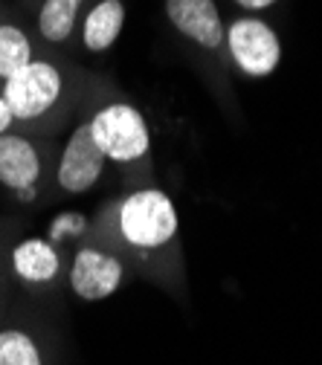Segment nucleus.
<instances>
[{
	"label": "nucleus",
	"instance_id": "1",
	"mask_svg": "<svg viewBox=\"0 0 322 365\" xmlns=\"http://www.w3.org/2000/svg\"><path fill=\"white\" fill-rule=\"evenodd\" d=\"M70 73L61 61L47 53H38L24 70L12 73L0 84V96L12 116V125L44 122L67 96Z\"/></svg>",
	"mask_w": 322,
	"mask_h": 365
},
{
	"label": "nucleus",
	"instance_id": "2",
	"mask_svg": "<svg viewBox=\"0 0 322 365\" xmlns=\"http://www.w3.org/2000/svg\"><path fill=\"white\" fill-rule=\"evenodd\" d=\"M116 230L125 244L136 250H160L177 232V212L166 192L140 189L116 209Z\"/></svg>",
	"mask_w": 322,
	"mask_h": 365
},
{
	"label": "nucleus",
	"instance_id": "3",
	"mask_svg": "<svg viewBox=\"0 0 322 365\" xmlns=\"http://www.w3.org/2000/svg\"><path fill=\"white\" fill-rule=\"evenodd\" d=\"M90 133L94 143L102 148L105 160L111 163H140L149 157L151 136L143 113L125 105V102H111L90 119Z\"/></svg>",
	"mask_w": 322,
	"mask_h": 365
},
{
	"label": "nucleus",
	"instance_id": "4",
	"mask_svg": "<svg viewBox=\"0 0 322 365\" xmlns=\"http://www.w3.org/2000/svg\"><path fill=\"white\" fill-rule=\"evenodd\" d=\"M226 50L233 56V61L241 67V73L253 78L270 76L282 61V43L279 35L270 29L256 15L236 18L233 24H226Z\"/></svg>",
	"mask_w": 322,
	"mask_h": 365
},
{
	"label": "nucleus",
	"instance_id": "5",
	"mask_svg": "<svg viewBox=\"0 0 322 365\" xmlns=\"http://www.w3.org/2000/svg\"><path fill=\"white\" fill-rule=\"evenodd\" d=\"M105 154L102 148L94 143V133H90V122L79 125L61 151L59 160V186L67 195H81L87 189L96 186V180L105 171Z\"/></svg>",
	"mask_w": 322,
	"mask_h": 365
},
{
	"label": "nucleus",
	"instance_id": "6",
	"mask_svg": "<svg viewBox=\"0 0 322 365\" xmlns=\"http://www.w3.org/2000/svg\"><path fill=\"white\" fill-rule=\"evenodd\" d=\"M122 261L99 247H81L70 267V287L84 302H99L119 290L122 284Z\"/></svg>",
	"mask_w": 322,
	"mask_h": 365
},
{
	"label": "nucleus",
	"instance_id": "7",
	"mask_svg": "<svg viewBox=\"0 0 322 365\" xmlns=\"http://www.w3.org/2000/svg\"><path fill=\"white\" fill-rule=\"evenodd\" d=\"M166 15L171 26L198 47L209 53L226 47V24L215 0H166Z\"/></svg>",
	"mask_w": 322,
	"mask_h": 365
},
{
	"label": "nucleus",
	"instance_id": "8",
	"mask_svg": "<svg viewBox=\"0 0 322 365\" xmlns=\"http://www.w3.org/2000/svg\"><path fill=\"white\" fill-rule=\"evenodd\" d=\"M44 163L35 143L24 133L4 130L0 133V182L15 192H29L41 180Z\"/></svg>",
	"mask_w": 322,
	"mask_h": 365
},
{
	"label": "nucleus",
	"instance_id": "9",
	"mask_svg": "<svg viewBox=\"0 0 322 365\" xmlns=\"http://www.w3.org/2000/svg\"><path fill=\"white\" fill-rule=\"evenodd\" d=\"M90 0H38L32 9V29L47 47H64L81 26Z\"/></svg>",
	"mask_w": 322,
	"mask_h": 365
},
{
	"label": "nucleus",
	"instance_id": "10",
	"mask_svg": "<svg viewBox=\"0 0 322 365\" xmlns=\"http://www.w3.org/2000/svg\"><path fill=\"white\" fill-rule=\"evenodd\" d=\"M35 38L38 35H32L29 24L0 0V84L41 53Z\"/></svg>",
	"mask_w": 322,
	"mask_h": 365
},
{
	"label": "nucleus",
	"instance_id": "11",
	"mask_svg": "<svg viewBox=\"0 0 322 365\" xmlns=\"http://www.w3.org/2000/svg\"><path fill=\"white\" fill-rule=\"evenodd\" d=\"M125 26L122 0H94L81 18V43L87 53H108Z\"/></svg>",
	"mask_w": 322,
	"mask_h": 365
},
{
	"label": "nucleus",
	"instance_id": "12",
	"mask_svg": "<svg viewBox=\"0 0 322 365\" xmlns=\"http://www.w3.org/2000/svg\"><path fill=\"white\" fill-rule=\"evenodd\" d=\"M12 269L21 282L29 284H47L59 276L61 258L53 244L44 238H26L12 250Z\"/></svg>",
	"mask_w": 322,
	"mask_h": 365
},
{
	"label": "nucleus",
	"instance_id": "13",
	"mask_svg": "<svg viewBox=\"0 0 322 365\" xmlns=\"http://www.w3.org/2000/svg\"><path fill=\"white\" fill-rule=\"evenodd\" d=\"M0 365H41L35 339L21 328L0 331Z\"/></svg>",
	"mask_w": 322,
	"mask_h": 365
},
{
	"label": "nucleus",
	"instance_id": "14",
	"mask_svg": "<svg viewBox=\"0 0 322 365\" xmlns=\"http://www.w3.org/2000/svg\"><path fill=\"white\" fill-rule=\"evenodd\" d=\"M236 4H238L241 9H247V12H258V9H267V6H273L276 0H236Z\"/></svg>",
	"mask_w": 322,
	"mask_h": 365
},
{
	"label": "nucleus",
	"instance_id": "15",
	"mask_svg": "<svg viewBox=\"0 0 322 365\" xmlns=\"http://www.w3.org/2000/svg\"><path fill=\"white\" fill-rule=\"evenodd\" d=\"M4 130H12V116H9L6 105H4V96H0V133Z\"/></svg>",
	"mask_w": 322,
	"mask_h": 365
},
{
	"label": "nucleus",
	"instance_id": "16",
	"mask_svg": "<svg viewBox=\"0 0 322 365\" xmlns=\"http://www.w3.org/2000/svg\"><path fill=\"white\" fill-rule=\"evenodd\" d=\"M21 6H24L26 12H32V9L38 6V0H21Z\"/></svg>",
	"mask_w": 322,
	"mask_h": 365
}]
</instances>
